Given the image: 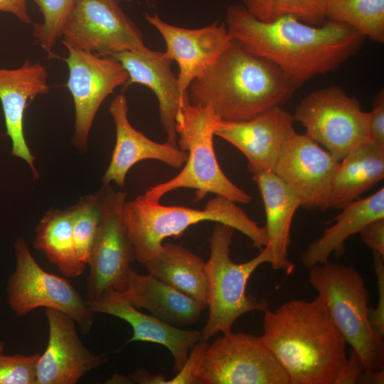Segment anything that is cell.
Instances as JSON below:
<instances>
[{"label": "cell", "instance_id": "cell-1", "mask_svg": "<svg viewBox=\"0 0 384 384\" xmlns=\"http://www.w3.org/2000/svg\"><path fill=\"white\" fill-rule=\"evenodd\" d=\"M224 23L235 42L275 64L297 87L336 70L358 52L366 39L352 27L330 20L314 26L287 15L261 21L241 4L228 8Z\"/></svg>", "mask_w": 384, "mask_h": 384}, {"label": "cell", "instance_id": "cell-2", "mask_svg": "<svg viewBox=\"0 0 384 384\" xmlns=\"http://www.w3.org/2000/svg\"><path fill=\"white\" fill-rule=\"evenodd\" d=\"M263 329L261 337L289 384H334L347 361V343L321 296L267 309Z\"/></svg>", "mask_w": 384, "mask_h": 384}, {"label": "cell", "instance_id": "cell-3", "mask_svg": "<svg viewBox=\"0 0 384 384\" xmlns=\"http://www.w3.org/2000/svg\"><path fill=\"white\" fill-rule=\"evenodd\" d=\"M297 87L273 63L233 39L215 62L188 89L193 105L209 106L222 121L241 122L282 107Z\"/></svg>", "mask_w": 384, "mask_h": 384}, {"label": "cell", "instance_id": "cell-4", "mask_svg": "<svg viewBox=\"0 0 384 384\" xmlns=\"http://www.w3.org/2000/svg\"><path fill=\"white\" fill-rule=\"evenodd\" d=\"M123 219L135 260L142 265L161 251L164 239L178 238L190 226L204 221L232 227L250 238L260 250L268 244L265 227L259 226L250 219L237 203L218 195L208 201L203 209L163 206L139 196L132 201H126Z\"/></svg>", "mask_w": 384, "mask_h": 384}, {"label": "cell", "instance_id": "cell-5", "mask_svg": "<svg viewBox=\"0 0 384 384\" xmlns=\"http://www.w3.org/2000/svg\"><path fill=\"white\" fill-rule=\"evenodd\" d=\"M220 118L209 106L187 101L178 112L176 129L178 147L187 152L184 167L176 176L150 187L144 198L159 203L166 193L178 188L194 189L196 201L208 193L225 197L237 203L247 204L251 196L234 184L224 174L217 160L213 137Z\"/></svg>", "mask_w": 384, "mask_h": 384}, {"label": "cell", "instance_id": "cell-6", "mask_svg": "<svg viewBox=\"0 0 384 384\" xmlns=\"http://www.w3.org/2000/svg\"><path fill=\"white\" fill-rule=\"evenodd\" d=\"M309 282L324 299L332 321L360 357L363 371L384 370V342L373 331L368 292L353 265L329 260L311 267Z\"/></svg>", "mask_w": 384, "mask_h": 384}, {"label": "cell", "instance_id": "cell-7", "mask_svg": "<svg viewBox=\"0 0 384 384\" xmlns=\"http://www.w3.org/2000/svg\"><path fill=\"white\" fill-rule=\"evenodd\" d=\"M235 229L218 223L210 238V257L206 262L208 280L207 322L201 332V341H208L218 333L232 331L235 321L253 311H265L268 301L246 294L247 282L261 265L271 263L272 252L267 244L250 260L235 263L230 257V247Z\"/></svg>", "mask_w": 384, "mask_h": 384}, {"label": "cell", "instance_id": "cell-8", "mask_svg": "<svg viewBox=\"0 0 384 384\" xmlns=\"http://www.w3.org/2000/svg\"><path fill=\"white\" fill-rule=\"evenodd\" d=\"M294 121L305 128V134L341 161L358 145L372 141L369 112L359 101L338 86L316 90L297 105Z\"/></svg>", "mask_w": 384, "mask_h": 384}, {"label": "cell", "instance_id": "cell-9", "mask_svg": "<svg viewBox=\"0 0 384 384\" xmlns=\"http://www.w3.org/2000/svg\"><path fill=\"white\" fill-rule=\"evenodd\" d=\"M14 246L16 267L6 289V302L12 311L23 316L39 307L56 309L72 317L80 332L87 334L95 313L86 300L67 279L43 270L23 238H16Z\"/></svg>", "mask_w": 384, "mask_h": 384}, {"label": "cell", "instance_id": "cell-10", "mask_svg": "<svg viewBox=\"0 0 384 384\" xmlns=\"http://www.w3.org/2000/svg\"><path fill=\"white\" fill-rule=\"evenodd\" d=\"M100 218L87 265V302L104 294L123 292L127 287L130 264L135 260L134 248L123 219L127 193L117 191L110 183L100 191Z\"/></svg>", "mask_w": 384, "mask_h": 384}, {"label": "cell", "instance_id": "cell-11", "mask_svg": "<svg viewBox=\"0 0 384 384\" xmlns=\"http://www.w3.org/2000/svg\"><path fill=\"white\" fill-rule=\"evenodd\" d=\"M199 384H289L261 336L231 331L208 344Z\"/></svg>", "mask_w": 384, "mask_h": 384}, {"label": "cell", "instance_id": "cell-12", "mask_svg": "<svg viewBox=\"0 0 384 384\" xmlns=\"http://www.w3.org/2000/svg\"><path fill=\"white\" fill-rule=\"evenodd\" d=\"M117 0H78L62 43L100 56L146 50L144 35Z\"/></svg>", "mask_w": 384, "mask_h": 384}, {"label": "cell", "instance_id": "cell-13", "mask_svg": "<svg viewBox=\"0 0 384 384\" xmlns=\"http://www.w3.org/2000/svg\"><path fill=\"white\" fill-rule=\"evenodd\" d=\"M64 46L68 50L64 60L69 70L66 86L75 107L73 142L80 151H84L99 108L117 87L127 86L129 76L122 64L112 56H100Z\"/></svg>", "mask_w": 384, "mask_h": 384}, {"label": "cell", "instance_id": "cell-14", "mask_svg": "<svg viewBox=\"0 0 384 384\" xmlns=\"http://www.w3.org/2000/svg\"><path fill=\"white\" fill-rule=\"evenodd\" d=\"M340 161L306 134L296 132L284 144L273 172L306 210H327Z\"/></svg>", "mask_w": 384, "mask_h": 384}, {"label": "cell", "instance_id": "cell-15", "mask_svg": "<svg viewBox=\"0 0 384 384\" xmlns=\"http://www.w3.org/2000/svg\"><path fill=\"white\" fill-rule=\"evenodd\" d=\"M145 19L164 39L166 56L176 62L178 84L185 97L191 82L215 62L232 41L224 22L191 29L169 23L155 13L146 14Z\"/></svg>", "mask_w": 384, "mask_h": 384}, {"label": "cell", "instance_id": "cell-16", "mask_svg": "<svg viewBox=\"0 0 384 384\" xmlns=\"http://www.w3.org/2000/svg\"><path fill=\"white\" fill-rule=\"evenodd\" d=\"M48 341L36 366V384H75L87 372L106 362L81 341L76 322L68 314L46 309Z\"/></svg>", "mask_w": 384, "mask_h": 384}, {"label": "cell", "instance_id": "cell-17", "mask_svg": "<svg viewBox=\"0 0 384 384\" xmlns=\"http://www.w3.org/2000/svg\"><path fill=\"white\" fill-rule=\"evenodd\" d=\"M294 122L292 114L275 107L245 121L220 120L215 135L246 156L250 173L272 171L284 144L295 132Z\"/></svg>", "mask_w": 384, "mask_h": 384}, {"label": "cell", "instance_id": "cell-18", "mask_svg": "<svg viewBox=\"0 0 384 384\" xmlns=\"http://www.w3.org/2000/svg\"><path fill=\"white\" fill-rule=\"evenodd\" d=\"M109 111L115 126L116 142L102 183L114 182L123 187L129 169L146 159L160 161L177 169L186 163V151L167 142L157 143L132 126L128 119L127 99L123 94L112 99Z\"/></svg>", "mask_w": 384, "mask_h": 384}, {"label": "cell", "instance_id": "cell-19", "mask_svg": "<svg viewBox=\"0 0 384 384\" xmlns=\"http://www.w3.org/2000/svg\"><path fill=\"white\" fill-rule=\"evenodd\" d=\"M48 79L46 68L29 60L17 68H0V102L6 134L11 141V154L28 164L34 179L38 178L39 174L25 138L23 117L28 103L49 92Z\"/></svg>", "mask_w": 384, "mask_h": 384}, {"label": "cell", "instance_id": "cell-20", "mask_svg": "<svg viewBox=\"0 0 384 384\" xmlns=\"http://www.w3.org/2000/svg\"><path fill=\"white\" fill-rule=\"evenodd\" d=\"M127 71V85L140 84L150 89L158 101L161 123L166 142L178 146L176 118L182 106L189 100L178 87L177 77L171 70L172 60L164 52L127 50L112 55Z\"/></svg>", "mask_w": 384, "mask_h": 384}, {"label": "cell", "instance_id": "cell-21", "mask_svg": "<svg viewBox=\"0 0 384 384\" xmlns=\"http://www.w3.org/2000/svg\"><path fill=\"white\" fill-rule=\"evenodd\" d=\"M87 304L95 313L109 314L127 322L133 330L128 342H150L166 348L173 356V369L176 373L184 365L193 347L201 341L199 331L182 329L154 315L142 313L129 302L122 292H108Z\"/></svg>", "mask_w": 384, "mask_h": 384}, {"label": "cell", "instance_id": "cell-22", "mask_svg": "<svg viewBox=\"0 0 384 384\" xmlns=\"http://www.w3.org/2000/svg\"><path fill=\"white\" fill-rule=\"evenodd\" d=\"M260 190L265 210L268 245L272 252V267L290 274L294 265L287 252L291 243L290 230L293 217L301 206L292 191L272 170L252 174Z\"/></svg>", "mask_w": 384, "mask_h": 384}, {"label": "cell", "instance_id": "cell-23", "mask_svg": "<svg viewBox=\"0 0 384 384\" xmlns=\"http://www.w3.org/2000/svg\"><path fill=\"white\" fill-rule=\"evenodd\" d=\"M137 309H146L158 319L175 326L196 324L207 306L173 287L131 268L126 289L122 292Z\"/></svg>", "mask_w": 384, "mask_h": 384}, {"label": "cell", "instance_id": "cell-24", "mask_svg": "<svg viewBox=\"0 0 384 384\" xmlns=\"http://www.w3.org/2000/svg\"><path fill=\"white\" fill-rule=\"evenodd\" d=\"M383 178L384 145L373 141L358 145L339 163L327 209L345 208Z\"/></svg>", "mask_w": 384, "mask_h": 384}, {"label": "cell", "instance_id": "cell-25", "mask_svg": "<svg viewBox=\"0 0 384 384\" xmlns=\"http://www.w3.org/2000/svg\"><path fill=\"white\" fill-rule=\"evenodd\" d=\"M341 210L332 220L335 223L326 228L321 236L302 253L301 261L306 268L325 262L333 252L341 255L345 241L350 236L360 233L369 222L384 218V188L366 198L357 199Z\"/></svg>", "mask_w": 384, "mask_h": 384}, {"label": "cell", "instance_id": "cell-26", "mask_svg": "<svg viewBox=\"0 0 384 384\" xmlns=\"http://www.w3.org/2000/svg\"><path fill=\"white\" fill-rule=\"evenodd\" d=\"M143 266L148 274L207 306L206 262L183 245H163Z\"/></svg>", "mask_w": 384, "mask_h": 384}, {"label": "cell", "instance_id": "cell-27", "mask_svg": "<svg viewBox=\"0 0 384 384\" xmlns=\"http://www.w3.org/2000/svg\"><path fill=\"white\" fill-rule=\"evenodd\" d=\"M34 247L64 276L76 277L84 273L86 267L80 262L74 245L71 207L46 212L36 228Z\"/></svg>", "mask_w": 384, "mask_h": 384}, {"label": "cell", "instance_id": "cell-28", "mask_svg": "<svg viewBox=\"0 0 384 384\" xmlns=\"http://www.w3.org/2000/svg\"><path fill=\"white\" fill-rule=\"evenodd\" d=\"M326 18L352 27L366 38L384 42V0H328Z\"/></svg>", "mask_w": 384, "mask_h": 384}, {"label": "cell", "instance_id": "cell-29", "mask_svg": "<svg viewBox=\"0 0 384 384\" xmlns=\"http://www.w3.org/2000/svg\"><path fill=\"white\" fill-rule=\"evenodd\" d=\"M241 5L254 18L272 21L292 15L306 23L319 26L326 20L328 0H241Z\"/></svg>", "mask_w": 384, "mask_h": 384}, {"label": "cell", "instance_id": "cell-30", "mask_svg": "<svg viewBox=\"0 0 384 384\" xmlns=\"http://www.w3.org/2000/svg\"><path fill=\"white\" fill-rule=\"evenodd\" d=\"M71 209L75 252L80 262L86 267L100 222L99 191L81 197Z\"/></svg>", "mask_w": 384, "mask_h": 384}, {"label": "cell", "instance_id": "cell-31", "mask_svg": "<svg viewBox=\"0 0 384 384\" xmlns=\"http://www.w3.org/2000/svg\"><path fill=\"white\" fill-rule=\"evenodd\" d=\"M43 16L41 23H33V36L41 48L48 54L57 40L62 37L78 0H31Z\"/></svg>", "mask_w": 384, "mask_h": 384}, {"label": "cell", "instance_id": "cell-32", "mask_svg": "<svg viewBox=\"0 0 384 384\" xmlns=\"http://www.w3.org/2000/svg\"><path fill=\"white\" fill-rule=\"evenodd\" d=\"M41 353L30 356L0 354V384H36V366Z\"/></svg>", "mask_w": 384, "mask_h": 384}, {"label": "cell", "instance_id": "cell-33", "mask_svg": "<svg viewBox=\"0 0 384 384\" xmlns=\"http://www.w3.org/2000/svg\"><path fill=\"white\" fill-rule=\"evenodd\" d=\"M373 265L378 289L377 306H369L368 315L370 326L380 338L384 337V256L373 251Z\"/></svg>", "mask_w": 384, "mask_h": 384}, {"label": "cell", "instance_id": "cell-34", "mask_svg": "<svg viewBox=\"0 0 384 384\" xmlns=\"http://www.w3.org/2000/svg\"><path fill=\"white\" fill-rule=\"evenodd\" d=\"M208 341H200L191 350L188 359L177 374L166 384H199L201 363Z\"/></svg>", "mask_w": 384, "mask_h": 384}, {"label": "cell", "instance_id": "cell-35", "mask_svg": "<svg viewBox=\"0 0 384 384\" xmlns=\"http://www.w3.org/2000/svg\"><path fill=\"white\" fill-rule=\"evenodd\" d=\"M369 129L372 141L384 145V90H380L373 101L369 112Z\"/></svg>", "mask_w": 384, "mask_h": 384}, {"label": "cell", "instance_id": "cell-36", "mask_svg": "<svg viewBox=\"0 0 384 384\" xmlns=\"http://www.w3.org/2000/svg\"><path fill=\"white\" fill-rule=\"evenodd\" d=\"M360 233L366 246L384 256V218L369 222Z\"/></svg>", "mask_w": 384, "mask_h": 384}, {"label": "cell", "instance_id": "cell-37", "mask_svg": "<svg viewBox=\"0 0 384 384\" xmlns=\"http://www.w3.org/2000/svg\"><path fill=\"white\" fill-rule=\"evenodd\" d=\"M363 371V368L360 357L356 351L351 347L347 356V361L334 384H355Z\"/></svg>", "mask_w": 384, "mask_h": 384}, {"label": "cell", "instance_id": "cell-38", "mask_svg": "<svg viewBox=\"0 0 384 384\" xmlns=\"http://www.w3.org/2000/svg\"><path fill=\"white\" fill-rule=\"evenodd\" d=\"M28 0H0V11L14 15L21 22L32 23L28 11Z\"/></svg>", "mask_w": 384, "mask_h": 384}, {"label": "cell", "instance_id": "cell-39", "mask_svg": "<svg viewBox=\"0 0 384 384\" xmlns=\"http://www.w3.org/2000/svg\"><path fill=\"white\" fill-rule=\"evenodd\" d=\"M356 383L361 384H383L384 383V370L363 371L359 375Z\"/></svg>", "mask_w": 384, "mask_h": 384}, {"label": "cell", "instance_id": "cell-40", "mask_svg": "<svg viewBox=\"0 0 384 384\" xmlns=\"http://www.w3.org/2000/svg\"><path fill=\"white\" fill-rule=\"evenodd\" d=\"M5 343L4 341L0 340V354L4 353Z\"/></svg>", "mask_w": 384, "mask_h": 384}, {"label": "cell", "instance_id": "cell-41", "mask_svg": "<svg viewBox=\"0 0 384 384\" xmlns=\"http://www.w3.org/2000/svg\"><path fill=\"white\" fill-rule=\"evenodd\" d=\"M117 1H132L133 0H117Z\"/></svg>", "mask_w": 384, "mask_h": 384}]
</instances>
